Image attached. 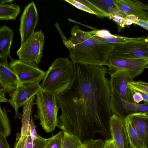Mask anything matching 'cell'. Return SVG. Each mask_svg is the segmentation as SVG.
Returning <instances> with one entry per match:
<instances>
[{"label": "cell", "mask_w": 148, "mask_h": 148, "mask_svg": "<svg viewBox=\"0 0 148 148\" xmlns=\"http://www.w3.org/2000/svg\"><path fill=\"white\" fill-rule=\"evenodd\" d=\"M137 82H138V83L139 84H142L145 86L148 87V82H144L141 81H139Z\"/></svg>", "instance_id": "38"}, {"label": "cell", "mask_w": 148, "mask_h": 148, "mask_svg": "<svg viewBox=\"0 0 148 148\" xmlns=\"http://www.w3.org/2000/svg\"><path fill=\"white\" fill-rule=\"evenodd\" d=\"M133 23V22L132 21L127 19L126 21V25H130Z\"/></svg>", "instance_id": "39"}, {"label": "cell", "mask_w": 148, "mask_h": 148, "mask_svg": "<svg viewBox=\"0 0 148 148\" xmlns=\"http://www.w3.org/2000/svg\"><path fill=\"white\" fill-rule=\"evenodd\" d=\"M145 40L146 41L148 42V36L145 39Z\"/></svg>", "instance_id": "41"}, {"label": "cell", "mask_w": 148, "mask_h": 148, "mask_svg": "<svg viewBox=\"0 0 148 148\" xmlns=\"http://www.w3.org/2000/svg\"><path fill=\"white\" fill-rule=\"evenodd\" d=\"M128 87L134 92L141 93L145 103H148V87L139 83L137 81H133L127 84Z\"/></svg>", "instance_id": "27"}, {"label": "cell", "mask_w": 148, "mask_h": 148, "mask_svg": "<svg viewBox=\"0 0 148 148\" xmlns=\"http://www.w3.org/2000/svg\"><path fill=\"white\" fill-rule=\"evenodd\" d=\"M10 59L9 64L17 76L20 84L39 83L43 79L45 72L19 60L14 59L12 58Z\"/></svg>", "instance_id": "9"}, {"label": "cell", "mask_w": 148, "mask_h": 148, "mask_svg": "<svg viewBox=\"0 0 148 148\" xmlns=\"http://www.w3.org/2000/svg\"><path fill=\"white\" fill-rule=\"evenodd\" d=\"M77 0L88 7L93 11L95 13V15L98 16L102 18L107 17L100 9L91 3L89 0Z\"/></svg>", "instance_id": "28"}, {"label": "cell", "mask_w": 148, "mask_h": 148, "mask_svg": "<svg viewBox=\"0 0 148 148\" xmlns=\"http://www.w3.org/2000/svg\"><path fill=\"white\" fill-rule=\"evenodd\" d=\"M144 144L145 148H148V124Z\"/></svg>", "instance_id": "37"}, {"label": "cell", "mask_w": 148, "mask_h": 148, "mask_svg": "<svg viewBox=\"0 0 148 148\" xmlns=\"http://www.w3.org/2000/svg\"><path fill=\"white\" fill-rule=\"evenodd\" d=\"M41 90L39 83L20 84L12 94L8 102L15 111V118L21 119L22 114L18 112V109L23 106L29 99L36 95Z\"/></svg>", "instance_id": "10"}, {"label": "cell", "mask_w": 148, "mask_h": 148, "mask_svg": "<svg viewBox=\"0 0 148 148\" xmlns=\"http://www.w3.org/2000/svg\"><path fill=\"white\" fill-rule=\"evenodd\" d=\"M13 30L6 25L0 27V60L8 64V58H11L10 49L13 36Z\"/></svg>", "instance_id": "17"}, {"label": "cell", "mask_w": 148, "mask_h": 148, "mask_svg": "<svg viewBox=\"0 0 148 148\" xmlns=\"http://www.w3.org/2000/svg\"><path fill=\"white\" fill-rule=\"evenodd\" d=\"M38 20L37 10L34 3L32 1L25 7L20 19L19 31L21 45L34 33Z\"/></svg>", "instance_id": "11"}, {"label": "cell", "mask_w": 148, "mask_h": 148, "mask_svg": "<svg viewBox=\"0 0 148 148\" xmlns=\"http://www.w3.org/2000/svg\"><path fill=\"white\" fill-rule=\"evenodd\" d=\"M64 1L73 5L76 8L91 14L95 13L88 7L77 0H65Z\"/></svg>", "instance_id": "30"}, {"label": "cell", "mask_w": 148, "mask_h": 148, "mask_svg": "<svg viewBox=\"0 0 148 148\" xmlns=\"http://www.w3.org/2000/svg\"><path fill=\"white\" fill-rule=\"evenodd\" d=\"M131 148H145L144 143L127 117L124 121Z\"/></svg>", "instance_id": "22"}, {"label": "cell", "mask_w": 148, "mask_h": 148, "mask_svg": "<svg viewBox=\"0 0 148 148\" xmlns=\"http://www.w3.org/2000/svg\"><path fill=\"white\" fill-rule=\"evenodd\" d=\"M148 65V60L123 58L108 60L103 66H108L110 76L117 72H123L133 79L141 74Z\"/></svg>", "instance_id": "6"}, {"label": "cell", "mask_w": 148, "mask_h": 148, "mask_svg": "<svg viewBox=\"0 0 148 148\" xmlns=\"http://www.w3.org/2000/svg\"><path fill=\"white\" fill-rule=\"evenodd\" d=\"M64 132L62 148H84L85 147L84 144L77 137L67 132Z\"/></svg>", "instance_id": "25"}, {"label": "cell", "mask_w": 148, "mask_h": 148, "mask_svg": "<svg viewBox=\"0 0 148 148\" xmlns=\"http://www.w3.org/2000/svg\"><path fill=\"white\" fill-rule=\"evenodd\" d=\"M133 99L135 103H139L140 102L143 101V99L141 92H134Z\"/></svg>", "instance_id": "34"}, {"label": "cell", "mask_w": 148, "mask_h": 148, "mask_svg": "<svg viewBox=\"0 0 148 148\" xmlns=\"http://www.w3.org/2000/svg\"><path fill=\"white\" fill-rule=\"evenodd\" d=\"M109 18L114 21L121 28H124L126 25L127 19L125 18L115 15L110 16Z\"/></svg>", "instance_id": "31"}, {"label": "cell", "mask_w": 148, "mask_h": 148, "mask_svg": "<svg viewBox=\"0 0 148 148\" xmlns=\"http://www.w3.org/2000/svg\"><path fill=\"white\" fill-rule=\"evenodd\" d=\"M74 73V64L69 59L57 58L45 72L40 85L41 90L56 95L61 93L70 86Z\"/></svg>", "instance_id": "3"}, {"label": "cell", "mask_w": 148, "mask_h": 148, "mask_svg": "<svg viewBox=\"0 0 148 148\" xmlns=\"http://www.w3.org/2000/svg\"><path fill=\"white\" fill-rule=\"evenodd\" d=\"M74 64V63H73ZM75 73L69 87L56 95L61 110L57 127L77 137L82 143L97 133L112 138L109 121L110 80L104 66L74 64Z\"/></svg>", "instance_id": "1"}, {"label": "cell", "mask_w": 148, "mask_h": 148, "mask_svg": "<svg viewBox=\"0 0 148 148\" xmlns=\"http://www.w3.org/2000/svg\"><path fill=\"white\" fill-rule=\"evenodd\" d=\"M111 138L116 148H129V140L124 121L118 116L112 115L109 121Z\"/></svg>", "instance_id": "13"}, {"label": "cell", "mask_w": 148, "mask_h": 148, "mask_svg": "<svg viewBox=\"0 0 148 148\" xmlns=\"http://www.w3.org/2000/svg\"><path fill=\"white\" fill-rule=\"evenodd\" d=\"M84 148H86V147H85H85H84Z\"/></svg>", "instance_id": "43"}, {"label": "cell", "mask_w": 148, "mask_h": 148, "mask_svg": "<svg viewBox=\"0 0 148 148\" xmlns=\"http://www.w3.org/2000/svg\"><path fill=\"white\" fill-rule=\"evenodd\" d=\"M35 98V96L33 97L23 106V114H22L21 119L22 127L21 136H24L30 134L29 121Z\"/></svg>", "instance_id": "20"}, {"label": "cell", "mask_w": 148, "mask_h": 148, "mask_svg": "<svg viewBox=\"0 0 148 148\" xmlns=\"http://www.w3.org/2000/svg\"><path fill=\"white\" fill-rule=\"evenodd\" d=\"M44 35L40 30L34 34L22 45L16 52L21 61L38 67L42 56Z\"/></svg>", "instance_id": "5"}, {"label": "cell", "mask_w": 148, "mask_h": 148, "mask_svg": "<svg viewBox=\"0 0 148 148\" xmlns=\"http://www.w3.org/2000/svg\"><path fill=\"white\" fill-rule=\"evenodd\" d=\"M102 148H116L113 139L111 138L105 140Z\"/></svg>", "instance_id": "32"}, {"label": "cell", "mask_w": 148, "mask_h": 148, "mask_svg": "<svg viewBox=\"0 0 148 148\" xmlns=\"http://www.w3.org/2000/svg\"><path fill=\"white\" fill-rule=\"evenodd\" d=\"M14 1V0H1L0 2L4 3H10L11 2H12V1Z\"/></svg>", "instance_id": "40"}, {"label": "cell", "mask_w": 148, "mask_h": 148, "mask_svg": "<svg viewBox=\"0 0 148 148\" xmlns=\"http://www.w3.org/2000/svg\"><path fill=\"white\" fill-rule=\"evenodd\" d=\"M5 92L1 88H0V102L7 103L8 100L5 98Z\"/></svg>", "instance_id": "36"}, {"label": "cell", "mask_w": 148, "mask_h": 148, "mask_svg": "<svg viewBox=\"0 0 148 148\" xmlns=\"http://www.w3.org/2000/svg\"><path fill=\"white\" fill-rule=\"evenodd\" d=\"M36 117L42 128L47 133L52 132L57 127L59 107L56 96L41 90L36 95Z\"/></svg>", "instance_id": "4"}, {"label": "cell", "mask_w": 148, "mask_h": 148, "mask_svg": "<svg viewBox=\"0 0 148 148\" xmlns=\"http://www.w3.org/2000/svg\"><path fill=\"white\" fill-rule=\"evenodd\" d=\"M119 10L127 16L134 15L138 19L148 21V12L144 10L136 0H113Z\"/></svg>", "instance_id": "15"}, {"label": "cell", "mask_w": 148, "mask_h": 148, "mask_svg": "<svg viewBox=\"0 0 148 148\" xmlns=\"http://www.w3.org/2000/svg\"><path fill=\"white\" fill-rule=\"evenodd\" d=\"M20 12L19 5L12 2L10 4L0 2V20L1 21L15 20Z\"/></svg>", "instance_id": "21"}, {"label": "cell", "mask_w": 148, "mask_h": 148, "mask_svg": "<svg viewBox=\"0 0 148 148\" xmlns=\"http://www.w3.org/2000/svg\"><path fill=\"white\" fill-rule=\"evenodd\" d=\"M86 148H102L104 142L101 139H92L83 143Z\"/></svg>", "instance_id": "29"}, {"label": "cell", "mask_w": 148, "mask_h": 148, "mask_svg": "<svg viewBox=\"0 0 148 148\" xmlns=\"http://www.w3.org/2000/svg\"><path fill=\"white\" fill-rule=\"evenodd\" d=\"M20 84L17 76L9 64L0 60V88L10 97Z\"/></svg>", "instance_id": "14"}, {"label": "cell", "mask_w": 148, "mask_h": 148, "mask_svg": "<svg viewBox=\"0 0 148 148\" xmlns=\"http://www.w3.org/2000/svg\"><path fill=\"white\" fill-rule=\"evenodd\" d=\"M89 1L100 9L107 17H109L120 12L114 4L113 0Z\"/></svg>", "instance_id": "23"}, {"label": "cell", "mask_w": 148, "mask_h": 148, "mask_svg": "<svg viewBox=\"0 0 148 148\" xmlns=\"http://www.w3.org/2000/svg\"><path fill=\"white\" fill-rule=\"evenodd\" d=\"M134 24L138 25L148 31V21L138 18Z\"/></svg>", "instance_id": "33"}, {"label": "cell", "mask_w": 148, "mask_h": 148, "mask_svg": "<svg viewBox=\"0 0 148 148\" xmlns=\"http://www.w3.org/2000/svg\"><path fill=\"white\" fill-rule=\"evenodd\" d=\"M127 117L144 143L148 124V114L138 113L130 114Z\"/></svg>", "instance_id": "18"}, {"label": "cell", "mask_w": 148, "mask_h": 148, "mask_svg": "<svg viewBox=\"0 0 148 148\" xmlns=\"http://www.w3.org/2000/svg\"><path fill=\"white\" fill-rule=\"evenodd\" d=\"M71 34L67 48L69 57L74 64L103 66L116 46L97 39L77 25L72 28Z\"/></svg>", "instance_id": "2"}, {"label": "cell", "mask_w": 148, "mask_h": 148, "mask_svg": "<svg viewBox=\"0 0 148 148\" xmlns=\"http://www.w3.org/2000/svg\"><path fill=\"white\" fill-rule=\"evenodd\" d=\"M47 138L38 135L33 139L30 134L21 136L15 144L14 148H45Z\"/></svg>", "instance_id": "19"}, {"label": "cell", "mask_w": 148, "mask_h": 148, "mask_svg": "<svg viewBox=\"0 0 148 148\" xmlns=\"http://www.w3.org/2000/svg\"><path fill=\"white\" fill-rule=\"evenodd\" d=\"M11 132L10 122L6 110L4 107L0 108V136L6 138Z\"/></svg>", "instance_id": "24"}, {"label": "cell", "mask_w": 148, "mask_h": 148, "mask_svg": "<svg viewBox=\"0 0 148 148\" xmlns=\"http://www.w3.org/2000/svg\"><path fill=\"white\" fill-rule=\"evenodd\" d=\"M129 148H131V147L130 146H129Z\"/></svg>", "instance_id": "42"}, {"label": "cell", "mask_w": 148, "mask_h": 148, "mask_svg": "<svg viewBox=\"0 0 148 148\" xmlns=\"http://www.w3.org/2000/svg\"><path fill=\"white\" fill-rule=\"evenodd\" d=\"M112 115L117 116L124 121L128 115L142 113L148 114V103L129 102L121 99L116 93L111 92L110 101Z\"/></svg>", "instance_id": "8"}, {"label": "cell", "mask_w": 148, "mask_h": 148, "mask_svg": "<svg viewBox=\"0 0 148 148\" xmlns=\"http://www.w3.org/2000/svg\"><path fill=\"white\" fill-rule=\"evenodd\" d=\"M0 148H11L6 138L0 136Z\"/></svg>", "instance_id": "35"}, {"label": "cell", "mask_w": 148, "mask_h": 148, "mask_svg": "<svg viewBox=\"0 0 148 148\" xmlns=\"http://www.w3.org/2000/svg\"><path fill=\"white\" fill-rule=\"evenodd\" d=\"M89 32L94 38L98 40L114 44L122 43L132 41H143L146 38L145 36L132 38L114 35L106 29L94 30Z\"/></svg>", "instance_id": "16"}, {"label": "cell", "mask_w": 148, "mask_h": 148, "mask_svg": "<svg viewBox=\"0 0 148 148\" xmlns=\"http://www.w3.org/2000/svg\"><path fill=\"white\" fill-rule=\"evenodd\" d=\"M110 76V86L111 92L115 93L124 101L135 103L133 99L134 92L127 86L128 83L133 81V79L121 72L116 73Z\"/></svg>", "instance_id": "12"}, {"label": "cell", "mask_w": 148, "mask_h": 148, "mask_svg": "<svg viewBox=\"0 0 148 148\" xmlns=\"http://www.w3.org/2000/svg\"><path fill=\"white\" fill-rule=\"evenodd\" d=\"M115 44V47L110 54L108 60L123 58L148 60V42L145 40Z\"/></svg>", "instance_id": "7"}, {"label": "cell", "mask_w": 148, "mask_h": 148, "mask_svg": "<svg viewBox=\"0 0 148 148\" xmlns=\"http://www.w3.org/2000/svg\"><path fill=\"white\" fill-rule=\"evenodd\" d=\"M64 132L62 131L47 138L45 148H62Z\"/></svg>", "instance_id": "26"}]
</instances>
